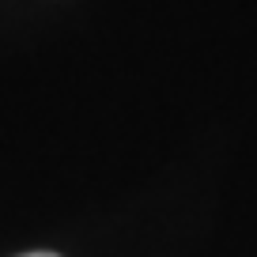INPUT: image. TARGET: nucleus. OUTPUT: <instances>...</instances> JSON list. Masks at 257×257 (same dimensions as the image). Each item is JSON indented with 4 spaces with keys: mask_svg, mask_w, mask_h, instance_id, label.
Returning <instances> with one entry per match:
<instances>
[{
    "mask_svg": "<svg viewBox=\"0 0 257 257\" xmlns=\"http://www.w3.org/2000/svg\"><path fill=\"white\" fill-rule=\"evenodd\" d=\"M23 257H53V253H23Z\"/></svg>",
    "mask_w": 257,
    "mask_h": 257,
    "instance_id": "1",
    "label": "nucleus"
}]
</instances>
